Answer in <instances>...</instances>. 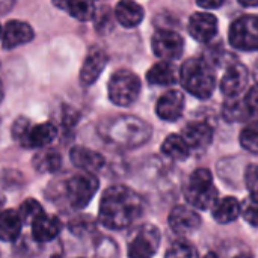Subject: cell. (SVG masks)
<instances>
[{
    "instance_id": "1",
    "label": "cell",
    "mask_w": 258,
    "mask_h": 258,
    "mask_svg": "<svg viewBox=\"0 0 258 258\" xmlns=\"http://www.w3.org/2000/svg\"><path fill=\"white\" fill-rule=\"evenodd\" d=\"M142 197L127 186H112L100 201L98 221L109 230H125L144 215Z\"/></svg>"
},
{
    "instance_id": "2",
    "label": "cell",
    "mask_w": 258,
    "mask_h": 258,
    "mask_svg": "<svg viewBox=\"0 0 258 258\" xmlns=\"http://www.w3.org/2000/svg\"><path fill=\"white\" fill-rule=\"evenodd\" d=\"M151 127L144 119L132 115H122L103 121L98 125V135L121 148H136L148 142L151 138Z\"/></svg>"
},
{
    "instance_id": "3",
    "label": "cell",
    "mask_w": 258,
    "mask_h": 258,
    "mask_svg": "<svg viewBox=\"0 0 258 258\" xmlns=\"http://www.w3.org/2000/svg\"><path fill=\"white\" fill-rule=\"evenodd\" d=\"M178 79L183 88L197 98H209L216 86L212 63L204 57H192L186 60L180 68Z\"/></svg>"
},
{
    "instance_id": "4",
    "label": "cell",
    "mask_w": 258,
    "mask_h": 258,
    "mask_svg": "<svg viewBox=\"0 0 258 258\" xmlns=\"http://www.w3.org/2000/svg\"><path fill=\"white\" fill-rule=\"evenodd\" d=\"M11 133L21 147L29 150H41L44 147H48L56 139L57 128L51 122L32 125L27 118L21 116L14 122Z\"/></svg>"
},
{
    "instance_id": "5",
    "label": "cell",
    "mask_w": 258,
    "mask_h": 258,
    "mask_svg": "<svg viewBox=\"0 0 258 258\" xmlns=\"http://www.w3.org/2000/svg\"><path fill=\"white\" fill-rule=\"evenodd\" d=\"M186 201L198 210H210L218 201V189L213 184V177L209 169H197L189 177L184 187Z\"/></svg>"
},
{
    "instance_id": "6",
    "label": "cell",
    "mask_w": 258,
    "mask_h": 258,
    "mask_svg": "<svg viewBox=\"0 0 258 258\" xmlns=\"http://www.w3.org/2000/svg\"><path fill=\"white\" fill-rule=\"evenodd\" d=\"M141 94V80L130 70H118L107 83L109 100L121 107L132 106Z\"/></svg>"
},
{
    "instance_id": "7",
    "label": "cell",
    "mask_w": 258,
    "mask_h": 258,
    "mask_svg": "<svg viewBox=\"0 0 258 258\" xmlns=\"http://www.w3.org/2000/svg\"><path fill=\"white\" fill-rule=\"evenodd\" d=\"M98 190V178L92 172L82 171L70 177L63 184L65 200L74 210L85 209Z\"/></svg>"
},
{
    "instance_id": "8",
    "label": "cell",
    "mask_w": 258,
    "mask_h": 258,
    "mask_svg": "<svg viewBox=\"0 0 258 258\" xmlns=\"http://www.w3.org/2000/svg\"><path fill=\"white\" fill-rule=\"evenodd\" d=\"M160 231L157 227L144 224L135 228L127 242V254L132 258H148L160 246Z\"/></svg>"
},
{
    "instance_id": "9",
    "label": "cell",
    "mask_w": 258,
    "mask_h": 258,
    "mask_svg": "<svg viewBox=\"0 0 258 258\" xmlns=\"http://www.w3.org/2000/svg\"><path fill=\"white\" fill-rule=\"evenodd\" d=\"M228 39L237 50H258V15H243L237 18L230 27Z\"/></svg>"
},
{
    "instance_id": "10",
    "label": "cell",
    "mask_w": 258,
    "mask_h": 258,
    "mask_svg": "<svg viewBox=\"0 0 258 258\" xmlns=\"http://www.w3.org/2000/svg\"><path fill=\"white\" fill-rule=\"evenodd\" d=\"M151 47L157 57L163 60H174L181 57L184 50V41L177 32L162 29L154 33L151 39Z\"/></svg>"
},
{
    "instance_id": "11",
    "label": "cell",
    "mask_w": 258,
    "mask_h": 258,
    "mask_svg": "<svg viewBox=\"0 0 258 258\" xmlns=\"http://www.w3.org/2000/svg\"><path fill=\"white\" fill-rule=\"evenodd\" d=\"M109 57L107 53L100 48V47H94L89 50V53L86 54L82 70H80V85L82 86H91L92 83H95L98 80V77L101 76V73L106 68Z\"/></svg>"
},
{
    "instance_id": "12",
    "label": "cell",
    "mask_w": 258,
    "mask_h": 258,
    "mask_svg": "<svg viewBox=\"0 0 258 258\" xmlns=\"http://www.w3.org/2000/svg\"><path fill=\"white\" fill-rule=\"evenodd\" d=\"M249 73L242 63L230 65L221 80V91L228 98H237L248 86Z\"/></svg>"
},
{
    "instance_id": "13",
    "label": "cell",
    "mask_w": 258,
    "mask_h": 258,
    "mask_svg": "<svg viewBox=\"0 0 258 258\" xmlns=\"http://www.w3.org/2000/svg\"><path fill=\"white\" fill-rule=\"evenodd\" d=\"M169 227L174 233L186 236V234H192L195 233L200 225H201V218L200 215L186 207V206H177L171 210L169 213Z\"/></svg>"
},
{
    "instance_id": "14",
    "label": "cell",
    "mask_w": 258,
    "mask_h": 258,
    "mask_svg": "<svg viewBox=\"0 0 258 258\" xmlns=\"http://www.w3.org/2000/svg\"><path fill=\"white\" fill-rule=\"evenodd\" d=\"M33 36H35V32L30 24L20 21V20H12L6 23L2 32V44H3V48L11 50L18 45L30 42Z\"/></svg>"
},
{
    "instance_id": "15",
    "label": "cell",
    "mask_w": 258,
    "mask_h": 258,
    "mask_svg": "<svg viewBox=\"0 0 258 258\" xmlns=\"http://www.w3.org/2000/svg\"><path fill=\"white\" fill-rule=\"evenodd\" d=\"M181 138L187 144L190 153L192 151H203L206 150L212 141H213V132L209 124L197 121V122H189L183 130H181Z\"/></svg>"
},
{
    "instance_id": "16",
    "label": "cell",
    "mask_w": 258,
    "mask_h": 258,
    "mask_svg": "<svg viewBox=\"0 0 258 258\" xmlns=\"http://www.w3.org/2000/svg\"><path fill=\"white\" fill-rule=\"evenodd\" d=\"M189 33L200 42L212 41L218 33V18L209 12L194 14L189 20Z\"/></svg>"
},
{
    "instance_id": "17",
    "label": "cell",
    "mask_w": 258,
    "mask_h": 258,
    "mask_svg": "<svg viewBox=\"0 0 258 258\" xmlns=\"http://www.w3.org/2000/svg\"><path fill=\"white\" fill-rule=\"evenodd\" d=\"M184 110V95L180 91L165 92L156 104V113L163 121H177Z\"/></svg>"
},
{
    "instance_id": "18",
    "label": "cell",
    "mask_w": 258,
    "mask_h": 258,
    "mask_svg": "<svg viewBox=\"0 0 258 258\" xmlns=\"http://www.w3.org/2000/svg\"><path fill=\"white\" fill-rule=\"evenodd\" d=\"M32 236L36 242L39 243H47L54 240L60 230H62V222L57 216L54 215H47V213H41L32 224Z\"/></svg>"
},
{
    "instance_id": "19",
    "label": "cell",
    "mask_w": 258,
    "mask_h": 258,
    "mask_svg": "<svg viewBox=\"0 0 258 258\" xmlns=\"http://www.w3.org/2000/svg\"><path fill=\"white\" fill-rule=\"evenodd\" d=\"M70 159L76 168H79L80 171L92 172V174L98 172L106 163L104 157L100 153L92 151V150L85 148V147H79V145L71 148Z\"/></svg>"
},
{
    "instance_id": "20",
    "label": "cell",
    "mask_w": 258,
    "mask_h": 258,
    "mask_svg": "<svg viewBox=\"0 0 258 258\" xmlns=\"http://www.w3.org/2000/svg\"><path fill=\"white\" fill-rule=\"evenodd\" d=\"M144 15H145L144 8L135 0H119L116 3L115 18L121 26L127 29L139 26L144 20Z\"/></svg>"
},
{
    "instance_id": "21",
    "label": "cell",
    "mask_w": 258,
    "mask_h": 258,
    "mask_svg": "<svg viewBox=\"0 0 258 258\" xmlns=\"http://www.w3.org/2000/svg\"><path fill=\"white\" fill-rule=\"evenodd\" d=\"M53 5L79 21H89L95 17L94 0H53Z\"/></svg>"
},
{
    "instance_id": "22",
    "label": "cell",
    "mask_w": 258,
    "mask_h": 258,
    "mask_svg": "<svg viewBox=\"0 0 258 258\" xmlns=\"http://www.w3.org/2000/svg\"><path fill=\"white\" fill-rule=\"evenodd\" d=\"M147 80H148L150 85H156V86H171V85L177 83L178 74H177L175 67L169 60H162V62L154 63L148 70Z\"/></svg>"
},
{
    "instance_id": "23",
    "label": "cell",
    "mask_w": 258,
    "mask_h": 258,
    "mask_svg": "<svg viewBox=\"0 0 258 258\" xmlns=\"http://www.w3.org/2000/svg\"><path fill=\"white\" fill-rule=\"evenodd\" d=\"M23 228V219L18 210H3L0 212V240L15 242Z\"/></svg>"
},
{
    "instance_id": "24",
    "label": "cell",
    "mask_w": 258,
    "mask_h": 258,
    "mask_svg": "<svg viewBox=\"0 0 258 258\" xmlns=\"http://www.w3.org/2000/svg\"><path fill=\"white\" fill-rule=\"evenodd\" d=\"M213 218L219 224H231L240 216V203L233 197H225L224 200H218L212 207Z\"/></svg>"
},
{
    "instance_id": "25",
    "label": "cell",
    "mask_w": 258,
    "mask_h": 258,
    "mask_svg": "<svg viewBox=\"0 0 258 258\" xmlns=\"http://www.w3.org/2000/svg\"><path fill=\"white\" fill-rule=\"evenodd\" d=\"M33 166L39 172H56L62 166V156L54 148H41L33 157Z\"/></svg>"
},
{
    "instance_id": "26",
    "label": "cell",
    "mask_w": 258,
    "mask_h": 258,
    "mask_svg": "<svg viewBox=\"0 0 258 258\" xmlns=\"http://www.w3.org/2000/svg\"><path fill=\"white\" fill-rule=\"evenodd\" d=\"M162 153L172 160H184L189 157L190 150L181 135H169L162 144Z\"/></svg>"
},
{
    "instance_id": "27",
    "label": "cell",
    "mask_w": 258,
    "mask_h": 258,
    "mask_svg": "<svg viewBox=\"0 0 258 258\" xmlns=\"http://www.w3.org/2000/svg\"><path fill=\"white\" fill-rule=\"evenodd\" d=\"M240 215L248 224L258 227V194H249V198L240 204Z\"/></svg>"
},
{
    "instance_id": "28",
    "label": "cell",
    "mask_w": 258,
    "mask_h": 258,
    "mask_svg": "<svg viewBox=\"0 0 258 258\" xmlns=\"http://www.w3.org/2000/svg\"><path fill=\"white\" fill-rule=\"evenodd\" d=\"M240 144L246 151H249L252 154H258V121L246 125L242 130Z\"/></svg>"
},
{
    "instance_id": "29",
    "label": "cell",
    "mask_w": 258,
    "mask_h": 258,
    "mask_svg": "<svg viewBox=\"0 0 258 258\" xmlns=\"http://www.w3.org/2000/svg\"><path fill=\"white\" fill-rule=\"evenodd\" d=\"M42 212H44V210H42V206H41L38 201L32 200V198H29V200H26L24 203H21V206H20V209H18V213H20V216H21V219H23V224H29V225H30Z\"/></svg>"
},
{
    "instance_id": "30",
    "label": "cell",
    "mask_w": 258,
    "mask_h": 258,
    "mask_svg": "<svg viewBox=\"0 0 258 258\" xmlns=\"http://www.w3.org/2000/svg\"><path fill=\"white\" fill-rule=\"evenodd\" d=\"M248 115H249V112H248L245 103L239 101V100H230L224 107V116L228 121H242Z\"/></svg>"
},
{
    "instance_id": "31",
    "label": "cell",
    "mask_w": 258,
    "mask_h": 258,
    "mask_svg": "<svg viewBox=\"0 0 258 258\" xmlns=\"http://www.w3.org/2000/svg\"><path fill=\"white\" fill-rule=\"evenodd\" d=\"M166 257H198V251L187 240H177L166 251Z\"/></svg>"
},
{
    "instance_id": "32",
    "label": "cell",
    "mask_w": 258,
    "mask_h": 258,
    "mask_svg": "<svg viewBox=\"0 0 258 258\" xmlns=\"http://www.w3.org/2000/svg\"><path fill=\"white\" fill-rule=\"evenodd\" d=\"M245 184L249 194H258V165H249L246 168Z\"/></svg>"
},
{
    "instance_id": "33",
    "label": "cell",
    "mask_w": 258,
    "mask_h": 258,
    "mask_svg": "<svg viewBox=\"0 0 258 258\" xmlns=\"http://www.w3.org/2000/svg\"><path fill=\"white\" fill-rule=\"evenodd\" d=\"M243 103H245V106H246L249 115H255V116H258V83L257 85H254V86L248 91V94H246Z\"/></svg>"
},
{
    "instance_id": "34",
    "label": "cell",
    "mask_w": 258,
    "mask_h": 258,
    "mask_svg": "<svg viewBox=\"0 0 258 258\" xmlns=\"http://www.w3.org/2000/svg\"><path fill=\"white\" fill-rule=\"evenodd\" d=\"M197 3L204 9H216L224 3V0H197Z\"/></svg>"
},
{
    "instance_id": "35",
    "label": "cell",
    "mask_w": 258,
    "mask_h": 258,
    "mask_svg": "<svg viewBox=\"0 0 258 258\" xmlns=\"http://www.w3.org/2000/svg\"><path fill=\"white\" fill-rule=\"evenodd\" d=\"M239 3L243 6H258V0H239Z\"/></svg>"
},
{
    "instance_id": "36",
    "label": "cell",
    "mask_w": 258,
    "mask_h": 258,
    "mask_svg": "<svg viewBox=\"0 0 258 258\" xmlns=\"http://www.w3.org/2000/svg\"><path fill=\"white\" fill-rule=\"evenodd\" d=\"M3 101V83L0 82V103Z\"/></svg>"
},
{
    "instance_id": "37",
    "label": "cell",
    "mask_w": 258,
    "mask_h": 258,
    "mask_svg": "<svg viewBox=\"0 0 258 258\" xmlns=\"http://www.w3.org/2000/svg\"><path fill=\"white\" fill-rule=\"evenodd\" d=\"M2 32H3V27L0 26V38H2Z\"/></svg>"
},
{
    "instance_id": "38",
    "label": "cell",
    "mask_w": 258,
    "mask_h": 258,
    "mask_svg": "<svg viewBox=\"0 0 258 258\" xmlns=\"http://www.w3.org/2000/svg\"><path fill=\"white\" fill-rule=\"evenodd\" d=\"M3 206V200H2V197H0V207Z\"/></svg>"
}]
</instances>
